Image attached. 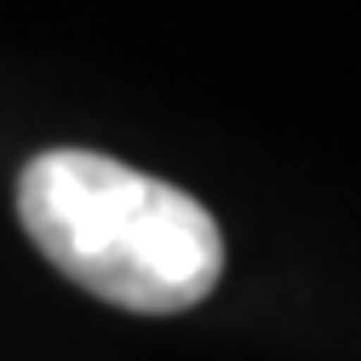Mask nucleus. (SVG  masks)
I'll return each instance as SVG.
<instances>
[{
	"label": "nucleus",
	"instance_id": "1",
	"mask_svg": "<svg viewBox=\"0 0 361 361\" xmlns=\"http://www.w3.org/2000/svg\"><path fill=\"white\" fill-rule=\"evenodd\" d=\"M18 218L69 281L138 315H178L224 276V235L195 195L92 149H40Z\"/></svg>",
	"mask_w": 361,
	"mask_h": 361
}]
</instances>
